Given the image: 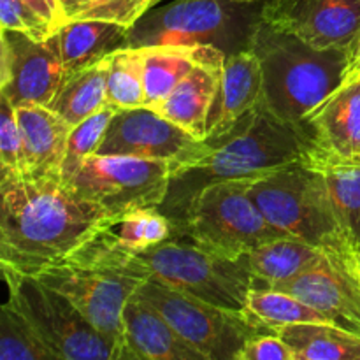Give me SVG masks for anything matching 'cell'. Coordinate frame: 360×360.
<instances>
[{
    "label": "cell",
    "instance_id": "cell-1",
    "mask_svg": "<svg viewBox=\"0 0 360 360\" xmlns=\"http://www.w3.org/2000/svg\"><path fill=\"white\" fill-rule=\"evenodd\" d=\"M112 220L60 176H0V266L39 276Z\"/></svg>",
    "mask_w": 360,
    "mask_h": 360
},
{
    "label": "cell",
    "instance_id": "cell-2",
    "mask_svg": "<svg viewBox=\"0 0 360 360\" xmlns=\"http://www.w3.org/2000/svg\"><path fill=\"white\" fill-rule=\"evenodd\" d=\"M292 162H308L309 146L301 127L278 118L260 98L227 132L199 141L171 162L167 195L158 210L171 220L174 236L195 197L210 185L257 178Z\"/></svg>",
    "mask_w": 360,
    "mask_h": 360
},
{
    "label": "cell",
    "instance_id": "cell-3",
    "mask_svg": "<svg viewBox=\"0 0 360 360\" xmlns=\"http://www.w3.org/2000/svg\"><path fill=\"white\" fill-rule=\"evenodd\" d=\"M252 51L262 67V102L283 122L301 125L345 77L348 51L320 49L260 21Z\"/></svg>",
    "mask_w": 360,
    "mask_h": 360
},
{
    "label": "cell",
    "instance_id": "cell-4",
    "mask_svg": "<svg viewBox=\"0 0 360 360\" xmlns=\"http://www.w3.org/2000/svg\"><path fill=\"white\" fill-rule=\"evenodd\" d=\"M132 253L116 245L105 229L83 246L42 271L39 280L62 292L125 360L122 315L144 280L129 269Z\"/></svg>",
    "mask_w": 360,
    "mask_h": 360
},
{
    "label": "cell",
    "instance_id": "cell-5",
    "mask_svg": "<svg viewBox=\"0 0 360 360\" xmlns=\"http://www.w3.org/2000/svg\"><path fill=\"white\" fill-rule=\"evenodd\" d=\"M248 192L264 217L290 238L329 252H354L322 169L292 162L252 178Z\"/></svg>",
    "mask_w": 360,
    "mask_h": 360
},
{
    "label": "cell",
    "instance_id": "cell-6",
    "mask_svg": "<svg viewBox=\"0 0 360 360\" xmlns=\"http://www.w3.org/2000/svg\"><path fill=\"white\" fill-rule=\"evenodd\" d=\"M266 0H174L129 28V46H207L225 55L252 49Z\"/></svg>",
    "mask_w": 360,
    "mask_h": 360
},
{
    "label": "cell",
    "instance_id": "cell-7",
    "mask_svg": "<svg viewBox=\"0 0 360 360\" xmlns=\"http://www.w3.org/2000/svg\"><path fill=\"white\" fill-rule=\"evenodd\" d=\"M146 280L211 302L220 308L245 311L253 278L243 259H231L186 236H174L160 245L136 253Z\"/></svg>",
    "mask_w": 360,
    "mask_h": 360
},
{
    "label": "cell",
    "instance_id": "cell-8",
    "mask_svg": "<svg viewBox=\"0 0 360 360\" xmlns=\"http://www.w3.org/2000/svg\"><path fill=\"white\" fill-rule=\"evenodd\" d=\"M250 181L252 178L231 179L204 188L176 236H186L197 245L231 259H241L262 243L285 236L269 224L252 199Z\"/></svg>",
    "mask_w": 360,
    "mask_h": 360
},
{
    "label": "cell",
    "instance_id": "cell-9",
    "mask_svg": "<svg viewBox=\"0 0 360 360\" xmlns=\"http://www.w3.org/2000/svg\"><path fill=\"white\" fill-rule=\"evenodd\" d=\"M0 267L9 288L7 302L32 323L56 359L120 360L115 345L109 343L62 292L35 276Z\"/></svg>",
    "mask_w": 360,
    "mask_h": 360
},
{
    "label": "cell",
    "instance_id": "cell-10",
    "mask_svg": "<svg viewBox=\"0 0 360 360\" xmlns=\"http://www.w3.org/2000/svg\"><path fill=\"white\" fill-rule=\"evenodd\" d=\"M136 295L162 313L206 360H238L253 336L274 333L259 326L246 311L220 308L151 278L139 285Z\"/></svg>",
    "mask_w": 360,
    "mask_h": 360
},
{
    "label": "cell",
    "instance_id": "cell-11",
    "mask_svg": "<svg viewBox=\"0 0 360 360\" xmlns=\"http://www.w3.org/2000/svg\"><path fill=\"white\" fill-rule=\"evenodd\" d=\"M169 181L171 162L167 160L91 155L65 186L116 218L130 211L160 207Z\"/></svg>",
    "mask_w": 360,
    "mask_h": 360
},
{
    "label": "cell",
    "instance_id": "cell-12",
    "mask_svg": "<svg viewBox=\"0 0 360 360\" xmlns=\"http://www.w3.org/2000/svg\"><path fill=\"white\" fill-rule=\"evenodd\" d=\"M63 77L55 35L37 41L25 32L0 30V95L14 108L49 105Z\"/></svg>",
    "mask_w": 360,
    "mask_h": 360
},
{
    "label": "cell",
    "instance_id": "cell-13",
    "mask_svg": "<svg viewBox=\"0 0 360 360\" xmlns=\"http://www.w3.org/2000/svg\"><path fill=\"white\" fill-rule=\"evenodd\" d=\"M271 288L301 299L334 326L360 336V276L354 252L322 250L301 274Z\"/></svg>",
    "mask_w": 360,
    "mask_h": 360
},
{
    "label": "cell",
    "instance_id": "cell-14",
    "mask_svg": "<svg viewBox=\"0 0 360 360\" xmlns=\"http://www.w3.org/2000/svg\"><path fill=\"white\" fill-rule=\"evenodd\" d=\"M299 127L311 165H360V79L343 81Z\"/></svg>",
    "mask_w": 360,
    "mask_h": 360
},
{
    "label": "cell",
    "instance_id": "cell-15",
    "mask_svg": "<svg viewBox=\"0 0 360 360\" xmlns=\"http://www.w3.org/2000/svg\"><path fill=\"white\" fill-rule=\"evenodd\" d=\"M262 20L315 48L350 51L360 34V0H266Z\"/></svg>",
    "mask_w": 360,
    "mask_h": 360
},
{
    "label": "cell",
    "instance_id": "cell-16",
    "mask_svg": "<svg viewBox=\"0 0 360 360\" xmlns=\"http://www.w3.org/2000/svg\"><path fill=\"white\" fill-rule=\"evenodd\" d=\"M197 143L199 139L183 127L164 118L155 109L141 105L115 112L95 155L174 162Z\"/></svg>",
    "mask_w": 360,
    "mask_h": 360
},
{
    "label": "cell",
    "instance_id": "cell-17",
    "mask_svg": "<svg viewBox=\"0 0 360 360\" xmlns=\"http://www.w3.org/2000/svg\"><path fill=\"white\" fill-rule=\"evenodd\" d=\"M125 360H206L153 306L136 294L122 315Z\"/></svg>",
    "mask_w": 360,
    "mask_h": 360
},
{
    "label": "cell",
    "instance_id": "cell-18",
    "mask_svg": "<svg viewBox=\"0 0 360 360\" xmlns=\"http://www.w3.org/2000/svg\"><path fill=\"white\" fill-rule=\"evenodd\" d=\"M262 98V67L259 56L248 51L227 55L220 70L217 94L206 125V139L227 132L243 115Z\"/></svg>",
    "mask_w": 360,
    "mask_h": 360
},
{
    "label": "cell",
    "instance_id": "cell-19",
    "mask_svg": "<svg viewBox=\"0 0 360 360\" xmlns=\"http://www.w3.org/2000/svg\"><path fill=\"white\" fill-rule=\"evenodd\" d=\"M224 53L210 60L199 62L178 86L151 109L183 127L195 139H206V125L211 104L217 94L220 70L225 60Z\"/></svg>",
    "mask_w": 360,
    "mask_h": 360
},
{
    "label": "cell",
    "instance_id": "cell-20",
    "mask_svg": "<svg viewBox=\"0 0 360 360\" xmlns=\"http://www.w3.org/2000/svg\"><path fill=\"white\" fill-rule=\"evenodd\" d=\"M16 118L23 137L27 176H60L72 125L48 105H21Z\"/></svg>",
    "mask_w": 360,
    "mask_h": 360
},
{
    "label": "cell",
    "instance_id": "cell-21",
    "mask_svg": "<svg viewBox=\"0 0 360 360\" xmlns=\"http://www.w3.org/2000/svg\"><path fill=\"white\" fill-rule=\"evenodd\" d=\"M55 41L65 74H70L129 48V28L102 20H72L56 32Z\"/></svg>",
    "mask_w": 360,
    "mask_h": 360
},
{
    "label": "cell",
    "instance_id": "cell-22",
    "mask_svg": "<svg viewBox=\"0 0 360 360\" xmlns=\"http://www.w3.org/2000/svg\"><path fill=\"white\" fill-rule=\"evenodd\" d=\"M144 105L153 108L164 101L179 81L199 62L220 55V49L207 46L162 44L143 46ZM225 55V53H224Z\"/></svg>",
    "mask_w": 360,
    "mask_h": 360
},
{
    "label": "cell",
    "instance_id": "cell-23",
    "mask_svg": "<svg viewBox=\"0 0 360 360\" xmlns=\"http://www.w3.org/2000/svg\"><path fill=\"white\" fill-rule=\"evenodd\" d=\"M320 253L322 250L302 239L281 236L250 250L241 259L252 273L253 285L271 288L301 274Z\"/></svg>",
    "mask_w": 360,
    "mask_h": 360
},
{
    "label": "cell",
    "instance_id": "cell-24",
    "mask_svg": "<svg viewBox=\"0 0 360 360\" xmlns=\"http://www.w3.org/2000/svg\"><path fill=\"white\" fill-rule=\"evenodd\" d=\"M111 56L90 67L65 74L48 108L70 125H77L108 105V74Z\"/></svg>",
    "mask_w": 360,
    "mask_h": 360
},
{
    "label": "cell",
    "instance_id": "cell-25",
    "mask_svg": "<svg viewBox=\"0 0 360 360\" xmlns=\"http://www.w3.org/2000/svg\"><path fill=\"white\" fill-rule=\"evenodd\" d=\"M294 360H360V336L333 323H290L278 330Z\"/></svg>",
    "mask_w": 360,
    "mask_h": 360
},
{
    "label": "cell",
    "instance_id": "cell-26",
    "mask_svg": "<svg viewBox=\"0 0 360 360\" xmlns=\"http://www.w3.org/2000/svg\"><path fill=\"white\" fill-rule=\"evenodd\" d=\"M259 326L267 330H278L290 323H333L323 313L306 304L301 299L267 287L252 285L248 306L245 309ZM334 326V323H333Z\"/></svg>",
    "mask_w": 360,
    "mask_h": 360
},
{
    "label": "cell",
    "instance_id": "cell-27",
    "mask_svg": "<svg viewBox=\"0 0 360 360\" xmlns=\"http://www.w3.org/2000/svg\"><path fill=\"white\" fill-rule=\"evenodd\" d=\"M116 245L130 253H139L150 246L160 245L174 236L171 220L158 207L137 210L116 217L105 227Z\"/></svg>",
    "mask_w": 360,
    "mask_h": 360
},
{
    "label": "cell",
    "instance_id": "cell-28",
    "mask_svg": "<svg viewBox=\"0 0 360 360\" xmlns=\"http://www.w3.org/2000/svg\"><path fill=\"white\" fill-rule=\"evenodd\" d=\"M108 105L134 109L144 105L143 49L122 48L111 55L108 74Z\"/></svg>",
    "mask_w": 360,
    "mask_h": 360
},
{
    "label": "cell",
    "instance_id": "cell-29",
    "mask_svg": "<svg viewBox=\"0 0 360 360\" xmlns=\"http://www.w3.org/2000/svg\"><path fill=\"white\" fill-rule=\"evenodd\" d=\"M0 360H58L9 302L0 308Z\"/></svg>",
    "mask_w": 360,
    "mask_h": 360
},
{
    "label": "cell",
    "instance_id": "cell-30",
    "mask_svg": "<svg viewBox=\"0 0 360 360\" xmlns=\"http://www.w3.org/2000/svg\"><path fill=\"white\" fill-rule=\"evenodd\" d=\"M164 0H60L67 21L102 20L132 28Z\"/></svg>",
    "mask_w": 360,
    "mask_h": 360
},
{
    "label": "cell",
    "instance_id": "cell-31",
    "mask_svg": "<svg viewBox=\"0 0 360 360\" xmlns=\"http://www.w3.org/2000/svg\"><path fill=\"white\" fill-rule=\"evenodd\" d=\"M322 171L338 217L354 245H357L360 243V165H334Z\"/></svg>",
    "mask_w": 360,
    "mask_h": 360
},
{
    "label": "cell",
    "instance_id": "cell-32",
    "mask_svg": "<svg viewBox=\"0 0 360 360\" xmlns=\"http://www.w3.org/2000/svg\"><path fill=\"white\" fill-rule=\"evenodd\" d=\"M115 108L105 105L104 109L91 115L90 118L83 120V122L72 127L69 141H67L65 158H63L62 164L63 185H67L77 174V171L83 167L84 160L88 157L97 153V148L101 146L105 130H108V125L112 116H115Z\"/></svg>",
    "mask_w": 360,
    "mask_h": 360
},
{
    "label": "cell",
    "instance_id": "cell-33",
    "mask_svg": "<svg viewBox=\"0 0 360 360\" xmlns=\"http://www.w3.org/2000/svg\"><path fill=\"white\" fill-rule=\"evenodd\" d=\"M0 176H27L23 137L16 108L0 95Z\"/></svg>",
    "mask_w": 360,
    "mask_h": 360
},
{
    "label": "cell",
    "instance_id": "cell-34",
    "mask_svg": "<svg viewBox=\"0 0 360 360\" xmlns=\"http://www.w3.org/2000/svg\"><path fill=\"white\" fill-rule=\"evenodd\" d=\"M0 30L25 32L37 41H46L55 35L48 23L23 0H0Z\"/></svg>",
    "mask_w": 360,
    "mask_h": 360
},
{
    "label": "cell",
    "instance_id": "cell-35",
    "mask_svg": "<svg viewBox=\"0 0 360 360\" xmlns=\"http://www.w3.org/2000/svg\"><path fill=\"white\" fill-rule=\"evenodd\" d=\"M238 360H294L288 345L278 333L253 336L245 345Z\"/></svg>",
    "mask_w": 360,
    "mask_h": 360
},
{
    "label": "cell",
    "instance_id": "cell-36",
    "mask_svg": "<svg viewBox=\"0 0 360 360\" xmlns=\"http://www.w3.org/2000/svg\"><path fill=\"white\" fill-rule=\"evenodd\" d=\"M39 18L48 23V27L51 28L53 34L60 30L63 25L67 23V18L63 14L62 6H60V0H23Z\"/></svg>",
    "mask_w": 360,
    "mask_h": 360
},
{
    "label": "cell",
    "instance_id": "cell-37",
    "mask_svg": "<svg viewBox=\"0 0 360 360\" xmlns=\"http://www.w3.org/2000/svg\"><path fill=\"white\" fill-rule=\"evenodd\" d=\"M352 79H360V34L357 41H355L354 46L350 48V51H348V63L347 69H345L343 81Z\"/></svg>",
    "mask_w": 360,
    "mask_h": 360
},
{
    "label": "cell",
    "instance_id": "cell-38",
    "mask_svg": "<svg viewBox=\"0 0 360 360\" xmlns=\"http://www.w3.org/2000/svg\"><path fill=\"white\" fill-rule=\"evenodd\" d=\"M354 253H355V262H357V271H359V276H360V243L354 246Z\"/></svg>",
    "mask_w": 360,
    "mask_h": 360
},
{
    "label": "cell",
    "instance_id": "cell-39",
    "mask_svg": "<svg viewBox=\"0 0 360 360\" xmlns=\"http://www.w3.org/2000/svg\"><path fill=\"white\" fill-rule=\"evenodd\" d=\"M239 2H257V0H239Z\"/></svg>",
    "mask_w": 360,
    "mask_h": 360
}]
</instances>
